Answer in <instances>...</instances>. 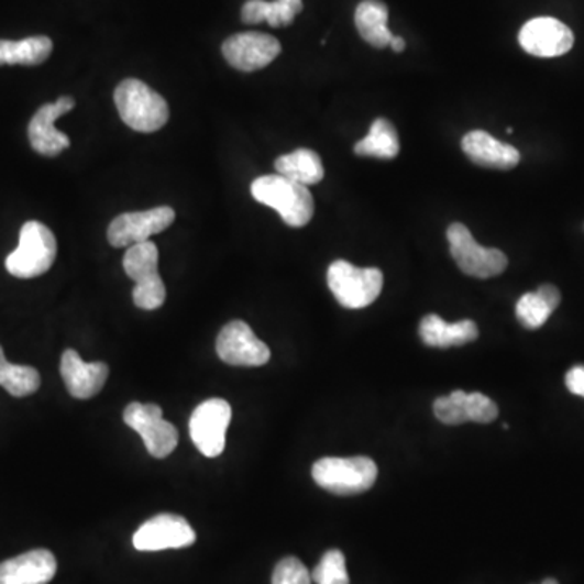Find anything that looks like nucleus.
<instances>
[{"instance_id": "27", "label": "nucleus", "mask_w": 584, "mask_h": 584, "mask_svg": "<svg viewBox=\"0 0 584 584\" xmlns=\"http://www.w3.org/2000/svg\"><path fill=\"white\" fill-rule=\"evenodd\" d=\"M312 580L317 584H350L343 552L333 549L324 553L312 572Z\"/></svg>"}, {"instance_id": "28", "label": "nucleus", "mask_w": 584, "mask_h": 584, "mask_svg": "<svg viewBox=\"0 0 584 584\" xmlns=\"http://www.w3.org/2000/svg\"><path fill=\"white\" fill-rule=\"evenodd\" d=\"M467 393L454 389L452 395L443 396L433 403V412L440 422L447 426H460L470 421L466 408Z\"/></svg>"}, {"instance_id": "25", "label": "nucleus", "mask_w": 584, "mask_h": 584, "mask_svg": "<svg viewBox=\"0 0 584 584\" xmlns=\"http://www.w3.org/2000/svg\"><path fill=\"white\" fill-rule=\"evenodd\" d=\"M354 153L357 156L378 159L396 158L399 153V139L395 125L388 119H375L368 135L354 146Z\"/></svg>"}, {"instance_id": "9", "label": "nucleus", "mask_w": 584, "mask_h": 584, "mask_svg": "<svg viewBox=\"0 0 584 584\" xmlns=\"http://www.w3.org/2000/svg\"><path fill=\"white\" fill-rule=\"evenodd\" d=\"M124 422L142 436L153 458L163 460L176 450L179 433L173 423L164 421L159 406L130 403L124 411Z\"/></svg>"}, {"instance_id": "8", "label": "nucleus", "mask_w": 584, "mask_h": 584, "mask_svg": "<svg viewBox=\"0 0 584 584\" xmlns=\"http://www.w3.org/2000/svg\"><path fill=\"white\" fill-rule=\"evenodd\" d=\"M231 418L232 409L227 399H207L195 408L189 429L198 452L207 458H217L224 452Z\"/></svg>"}, {"instance_id": "21", "label": "nucleus", "mask_w": 584, "mask_h": 584, "mask_svg": "<svg viewBox=\"0 0 584 584\" xmlns=\"http://www.w3.org/2000/svg\"><path fill=\"white\" fill-rule=\"evenodd\" d=\"M559 289L552 285H542L536 293H528L519 297L517 302V319L528 330H538L548 322L553 310L560 306Z\"/></svg>"}, {"instance_id": "5", "label": "nucleus", "mask_w": 584, "mask_h": 584, "mask_svg": "<svg viewBox=\"0 0 584 584\" xmlns=\"http://www.w3.org/2000/svg\"><path fill=\"white\" fill-rule=\"evenodd\" d=\"M328 288L346 309H364L375 302L384 288L378 268H359L346 260L331 263L327 273Z\"/></svg>"}, {"instance_id": "11", "label": "nucleus", "mask_w": 584, "mask_h": 584, "mask_svg": "<svg viewBox=\"0 0 584 584\" xmlns=\"http://www.w3.org/2000/svg\"><path fill=\"white\" fill-rule=\"evenodd\" d=\"M176 220V211L170 207L153 208L148 211H133L112 220L108 229V241L112 247H132L159 234Z\"/></svg>"}, {"instance_id": "29", "label": "nucleus", "mask_w": 584, "mask_h": 584, "mask_svg": "<svg viewBox=\"0 0 584 584\" xmlns=\"http://www.w3.org/2000/svg\"><path fill=\"white\" fill-rule=\"evenodd\" d=\"M273 584H312V575L296 557H286L273 572Z\"/></svg>"}, {"instance_id": "30", "label": "nucleus", "mask_w": 584, "mask_h": 584, "mask_svg": "<svg viewBox=\"0 0 584 584\" xmlns=\"http://www.w3.org/2000/svg\"><path fill=\"white\" fill-rule=\"evenodd\" d=\"M466 408L467 419L473 422L488 423L498 416L497 405L483 393H467Z\"/></svg>"}, {"instance_id": "4", "label": "nucleus", "mask_w": 584, "mask_h": 584, "mask_svg": "<svg viewBox=\"0 0 584 584\" xmlns=\"http://www.w3.org/2000/svg\"><path fill=\"white\" fill-rule=\"evenodd\" d=\"M377 476V464L367 456L322 458L312 467L313 481L334 495L362 494L374 486Z\"/></svg>"}, {"instance_id": "18", "label": "nucleus", "mask_w": 584, "mask_h": 584, "mask_svg": "<svg viewBox=\"0 0 584 584\" xmlns=\"http://www.w3.org/2000/svg\"><path fill=\"white\" fill-rule=\"evenodd\" d=\"M461 146L471 162L488 169H514L521 159L515 146L498 142L484 130H473L464 135Z\"/></svg>"}, {"instance_id": "15", "label": "nucleus", "mask_w": 584, "mask_h": 584, "mask_svg": "<svg viewBox=\"0 0 584 584\" xmlns=\"http://www.w3.org/2000/svg\"><path fill=\"white\" fill-rule=\"evenodd\" d=\"M75 108V99L63 97L37 109L29 125V139L34 152L43 156H57L70 146V139L59 132L54 122Z\"/></svg>"}, {"instance_id": "16", "label": "nucleus", "mask_w": 584, "mask_h": 584, "mask_svg": "<svg viewBox=\"0 0 584 584\" xmlns=\"http://www.w3.org/2000/svg\"><path fill=\"white\" fill-rule=\"evenodd\" d=\"M60 374L74 398L90 399L104 387L109 367L104 362H85L77 351L67 350L60 361Z\"/></svg>"}, {"instance_id": "31", "label": "nucleus", "mask_w": 584, "mask_h": 584, "mask_svg": "<svg viewBox=\"0 0 584 584\" xmlns=\"http://www.w3.org/2000/svg\"><path fill=\"white\" fill-rule=\"evenodd\" d=\"M566 388L584 398V365H576L572 371H569L565 377Z\"/></svg>"}, {"instance_id": "3", "label": "nucleus", "mask_w": 584, "mask_h": 584, "mask_svg": "<svg viewBox=\"0 0 584 584\" xmlns=\"http://www.w3.org/2000/svg\"><path fill=\"white\" fill-rule=\"evenodd\" d=\"M56 257L53 231L40 221H29L20 231L19 247L5 260V268L15 278L32 279L44 275Z\"/></svg>"}, {"instance_id": "1", "label": "nucleus", "mask_w": 584, "mask_h": 584, "mask_svg": "<svg viewBox=\"0 0 584 584\" xmlns=\"http://www.w3.org/2000/svg\"><path fill=\"white\" fill-rule=\"evenodd\" d=\"M251 192L260 203L278 211L288 227L302 228L312 220L316 208L310 190L279 174L257 177L252 183Z\"/></svg>"}, {"instance_id": "12", "label": "nucleus", "mask_w": 584, "mask_h": 584, "mask_svg": "<svg viewBox=\"0 0 584 584\" xmlns=\"http://www.w3.org/2000/svg\"><path fill=\"white\" fill-rule=\"evenodd\" d=\"M217 353L221 361L239 367H260L272 357L269 348L241 320L224 324L218 334Z\"/></svg>"}, {"instance_id": "17", "label": "nucleus", "mask_w": 584, "mask_h": 584, "mask_svg": "<svg viewBox=\"0 0 584 584\" xmlns=\"http://www.w3.org/2000/svg\"><path fill=\"white\" fill-rule=\"evenodd\" d=\"M56 572L54 553L34 549L0 563V584H47Z\"/></svg>"}, {"instance_id": "23", "label": "nucleus", "mask_w": 584, "mask_h": 584, "mask_svg": "<svg viewBox=\"0 0 584 584\" xmlns=\"http://www.w3.org/2000/svg\"><path fill=\"white\" fill-rule=\"evenodd\" d=\"M276 173L300 186H316L323 179L322 159L309 148H299L289 155L279 156L275 162Z\"/></svg>"}, {"instance_id": "22", "label": "nucleus", "mask_w": 584, "mask_h": 584, "mask_svg": "<svg viewBox=\"0 0 584 584\" xmlns=\"http://www.w3.org/2000/svg\"><path fill=\"white\" fill-rule=\"evenodd\" d=\"M302 0H247L242 7V22L254 23L268 22L273 29L289 26L297 15L302 12Z\"/></svg>"}, {"instance_id": "14", "label": "nucleus", "mask_w": 584, "mask_h": 584, "mask_svg": "<svg viewBox=\"0 0 584 584\" xmlns=\"http://www.w3.org/2000/svg\"><path fill=\"white\" fill-rule=\"evenodd\" d=\"M282 53V44L269 34L249 32L238 33L223 43V56L231 67L241 71H255L265 68Z\"/></svg>"}, {"instance_id": "33", "label": "nucleus", "mask_w": 584, "mask_h": 584, "mask_svg": "<svg viewBox=\"0 0 584 584\" xmlns=\"http://www.w3.org/2000/svg\"><path fill=\"white\" fill-rule=\"evenodd\" d=\"M542 584H559V582H557V580H553V579H548V580H544Z\"/></svg>"}, {"instance_id": "26", "label": "nucleus", "mask_w": 584, "mask_h": 584, "mask_svg": "<svg viewBox=\"0 0 584 584\" xmlns=\"http://www.w3.org/2000/svg\"><path fill=\"white\" fill-rule=\"evenodd\" d=\"M40 385L41 377L36 368L30 365L10 364L0 346V387L5 388L16 398H25L36 393Z\"/></svg>"}, {"instance_id": "7", "label": "nucleus", "mask_w": 584, "mask_h": 584, "mask_svg": "<svg viewBox=\"0 0 584 584\" xmlns=\"http://www.w3.org/2000/svg\"><path fill=\"white\" fill-rule=\"evenodd\" d=\"M450 254L464 275L474 278H494L508 266V258L498 249H486L474 241L470 229L461 223H453L447 231Z\"/></svg>"}, {"instance_id": "32", "label": "nucleus", "mask_w": 584, "mask_h": 584, "mask_svg": "<svg viewBox=\"0 0 584 584\" xmlns=\"http://www.w3.org/2000/svg\"><path fill=\"white\" fill-rule=\"evenodd\" d=\"M389 46H392V49L395 51V53H403L406 47L405 40L399 36H393L392 43H389Z\"/></svg>"}, {"instance_id": "13", "label": "nucleus", "mask_w": 584, "mask_h": 584, "mask_svg": "<svg viewBox=\"0 0 584 584\" xmlns=\"http://www.w3.org/2000/svg\"><path fill=\"white\" fill-rule=\"evenodd\" d=\"M519 46L536 57H559L575 44L572 30L551 16L529 20L518 34Z\"/></svg>"}, {"instance_id": "2", "label": "nucleus", "mask_w": 584, "mask_h": 584, "mask_svg": "<svg viewBox=\"0 0 584 584\" xmlns=\"http://www.w3.org/2000/svg\"><path fill=\"white\" fill-rule=\"evenodd\" d=\"M114 101L124 124L135 132H156L169 121L166 99L136 78H128L115 88Z\"/></svg>"}, {"instance_id": "19", "label": "nucleus", "mask_w": 584, "mask_h": 584, "mask_svg": "<svg viewBox=\"0 0 584 584\" xmlns=\"http://www.w3.org/2000/svg\"><path fill=\"white\" fill-rule=\"evenodd\" d=\"M419 334H421L423 344L427 346L447 350V348L473 343L480 337V330L473 320L447 323L436 313H430V316L423 317L421 324H419Z\"/></svg>"}, {"instance_id": "24", "label": "nucleus", "mask_w": 584, "mask_h": 584, "mask_svg": "<svg viewBox=\"0 0 584 584\" xmlns=\"http://www.w3.org/2000/svg\"><path fill=\"white\" fill-rule=\"evenodd\" d=\"M53 53L47 36H32L22 41L0 40V65H40Z\"/></svg>"}, {"instance_id": "6", "label": "nucleus", "mask_w": 584, "mask_h": 584, "mask_svg": "<svg viewBox=\"0 0 584 584\" xmlns=\"http://www.w3.org/2000/svg\"><path fill=\"white\" fill-rule=\"evenodd\" d=\"M158 247L152 241L140 242L125 252L124 269L135 282L132 297L139 309L156 310L166 300V288L158 273Z\"/></svg>"}, {"instance_id": "10", "label": "nucleus", "mask_w": 584, "mask_h": 584, "mask_svg": "<svg viewBox=\"0 0 584 584\" xmlns=\"http://www.w3.org/2000/svg\"><path fill=\"white\" fill-rule=\"evenodd\" d=\"M197 541L192 526L179 515L162 514L143 522L133 535V548L142 552L189 548Z\"/></svg>"}, {"instance_id": "20", "label": "nucleus", "mask_w": 584, "mask_h": 584, "mask_svg": "<svg viewBox=\"0 0 584 584\" xmlns=\"http://www.w3.org/2000/svg\"><path fill=\"white\" fill-rule=\"evenodd\" d=\"M356 29L362 40L377 49H384L389 46L393 40V33L389 32L388 7L381 0H364L359 3L356 9Z\"/></svg>"}]
</instances>
